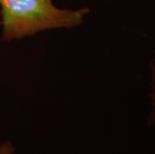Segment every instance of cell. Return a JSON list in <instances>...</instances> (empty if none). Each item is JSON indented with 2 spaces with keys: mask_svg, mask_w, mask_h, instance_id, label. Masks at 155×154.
<instances>
[{
  "mask_svg": "<svg viewBox=\"0 0 155 154\" xmlns=\"http://www.w3.org/2000/svg\"><path fill=\"white\" fill-rule=\"evenodd\" d=\"M149 99H150V111L148 121L149 123L155 127V58L151 63L150 70V91H149Z\"/></svg>",
  "mask_w": 155,
  "mask_h": 154,
  "instance_id": "2",
  "label": "cell"
},
{
  "mask_svg": "<svg viewBox=\"0 0 155 154\" xmlns=\"http://www.w3.org/2000/svg\"><path fill=\"white\" fill-rule=\"evenodd\" d=\"M88 13L86 7L59 8L52 0H0L2 39L17 40L45 30L76 27Z\"/></svg>",
  "mask_w": 155,
  "mask_h": 154,
  "instance_id": "1",
  "label": "cell"
},
{
  "mask_svg": "<svg viewBox=\"0 0 155 154\" xmlns=\"http://www.w3.org/2000/svg\"><path fill=\"white\" fill-rule=\"evenodd\" d=\"M14 147L11 145L10 142H4L0 145V154H13Z\"/></svg>",
  "mask_w": 155,
  "mask_h": 154,
  "instance_id": "3",
  "label": "cell"
}]
</instances>
